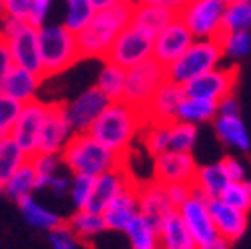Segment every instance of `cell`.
<instances>
[{"instance_id": "6da1fadb", "label": "cell", "mask_w": 251, "mask_h": 249, "mask_svg": "<svg viewBox=\"0 0 251 249\" xmlns=\"http://www.w3.org/2000/svg\"><path fill=\"white\" fill-rule=\"evenodd\" d=\"M146 124L148 120L142 110L124 100H114L92 124L88 134L110 151L118 153L120 158H126V153L130 151L134 140L142 134Z\"/></svg>"}, {"instance_id": "7a4b0ae2", "label": "cell", "mask_w": 251, "mask_h": 249, "mask_svg": "<svg viewBox=\"0 0 251 249\" xmlns=\"http://www.w3.org/2000/svg\"><path fill=\"white\" fill-rule=\"evenodd\" d=\"M132 6L126 2L112 4L94 12L92 20L76 34L82 58H106L112 42L130 24Z\"/></svg>"}, {"instance_id": "3957f363", "label": "cell", "mask_w": 251, "mask_h": 249, "mask_svg": "<svg viewBox=\"0 0 251 249\" xmlns=\"http://www.w3.org/2000/svg\"><path fill=\"white\" fill-rule=\"evenodd\" d=\"M62 166H66L72 174L98 177L104 172H110L124 164V158L104 148L96 138L88 132L72 134L64 149L60 151Z\"/></svg>"}, {"instance_id": "277c9868", "label": "cell", "mask_w": 251, "mask_h": 249, "mask_svg": "<svg viewBox=\"0 0 251 249\" xmlns=\"http://www.w3.org/2000/svg\"><path fill=\"white\" fill-rule=\"evenodd\" d=\"M38 46H40V62H42L44 80L66 72L78 60H82L78 38L64 24H50V22L40 24L38 26Z\"/></svg>"}, {"instance_id": "5b68a950", "label": "cell", "mask_w": 251, "mask_h": 249, "mask_svg": "<svg viewBox=\"0 0 251 249\" xmlns=\"http://www.w3.org/2000/svg\"><path fill=\"white\" fill-rule=\"evenodd\" d=\"M224 60V52L219 46V40L211 38H194V42L187 46V50L166 68L168 80L183 86L213 68H217Z\"/></svg>"}, {"instance_id": "8992f818", "label": "cell", "mask_w": 251, "mask_h": 249, "mask_svg": "<svg viewBox=\"0 0 251 249\" xmlns=\"http://www.w3.org/2000/svg\"><path fill=\"white\" fill-rule=\"evenodd\" d=\"M226 0H185V4L176 14L194 38H211L217 40L224 32V10Z\"/></svg>"}, {"instance_id": "52a82bcc", "label": "cell", "mask_w": 251, "mask_h": 249, "mask_svg": "<svg viewBox=\"0 0 251 249\" xmlns=\"http://www.w3.org/2000/svg\"><path fill=\"white\" fill-rule=\"evenodd\" d=\"M166 80H168L166 68L160 62H155L153 58H148V60L140 62V64L126 70V86H124L122 100L144 112V108L155 94V90Z\"/></svg>"}, {"instance_id": "ba28073f", "label": "cell", "mask_w": 251, "mask_h": 249, "mask_svg": "<svg viewBox=\"0 0 251 249\" xmlns=\"http://www.w3.org/2000/svg\"><path fill=\"white\" fill-rule=\"evenodd\" d=\"M151 44H153L151 34L144 32L142 28H138L134 24H128L116 36V40L112 42L104 60L114 62V64L128 70V68L140 64V62L151 58Z\"/></svg>"}, {"instance_id": "9c48e42d", "label": "cell", "mask_w": 251, "mask_h": 249, "mask_svg": "<svg viewBox=\"0 0 251 249\" xmlns=\"http://www.w3.org/2000/svg\"><path fill=\"white\" fill-rule=\"evenodd\" d=\"M48 112V102L44 100H30L26 104H22L20 114L12 126L10 138L16 142V146L28 155L36 153V146H38V136L42 130V124Z\"/></svg>"}, {"instance_id": "30bf717a", "label": "cell", "mask_w": 251, "mask_h": 249, "mask_svg": "<svg viewBox=\"0 0 251 249\" xmlns=\"http://www.w3.org/2000/svg\"><path fill=\"white\" fill-rule=\"evenodd\" d=\"M237 80V68L235 66H227V68H213L190 82H185L183 94L190 98H201V100H209V102H219L222 98L233 94V86Z\"/></svg>"}, {"instance_id": "8fae6325", "label": "cell", "mask_w": 251, "mask_h": 249, "mask_svg": "<svg viewBox=\"0 0 251 249\" xmlns=\"http://www.w3.org/2000/svg\"><path fill=\"white\" fill-rule=\"evenodd\" d=\"M110 102L112 100L94 84L86 88L84 92H80L74 100L64 104V110H66V116H68V122L74 134L88 132L92 128V124L98 120V116L108 108Z\"/></svg>"}, {"instance_id": "7c38bea8", "label": "cell", "mask_w": 251, "mask_h": 249, "mask_svg": "<svg viewBox=\"0 0 251 249\" xmlns=\"http://www.w3.org/2000/svg\"><path fill=\"white\" fill-rule=\"evenodd\" d=\"M72 134H74V130L68 122L64 102H48V112H46L42 130L38 136L36 151L60 155V151L64 149V146L72 138Z\"/></svg>"}, {"instance_id": "4fadbf2b", "label": "cell", "mask_w": 251, "mask_h": 249, "mask_svg": "<svg viewBox=\"0 0 251 249\" xmlns=\"http://www.w3.org/2000/svg\"><path fill=\"white\" fill-rule=\"evenodd\" d=\"M177 213H179L183 225L187 227V231L192 233V237L196 239L198 245L209 243L215 237H219L217 231H215L213 220L209 215L207 198L201 196L198 190H194L192 196L177 207Z\"/></svg>"}, {"instance_id": "5bb4252c", "label": "cell", "mask_w": 251, "mask_h": 249, "mask_svg": "<svg viewBox=\"0 0 251 249\" xmlns=\"http://www.w3.org/2000/svg\"><path fill=\"white\" fill-rule=\"evenodd\" d=\"M194 42L192 32L185 28V24L176 16L172 22H168L158 34L153 36L151 44V58L160 62L164 68H168L172 62H176Z\"/></svg>"}, {"instance_id": "9a60e30c", "label": "cell", "mask_w": 251, "mask_h": 249, "mask_svg": "<svg viewBox=\"0 0 251 249\" xmlns=\"http://www.w3.org/2000/svg\"><path fill=\"white\" fill-rule=\"evenodd\" d=\"M12 54L14 66L42 74L40 46H38V26L32 22H20L18 28L4 40Z\"/></svg>"}, {"instance_id": "2e32d148", "label": "cell", "mask_w": 251, "mask_h": 249, "mask_svg": "<svg viewBox=\"0 0 251 249\" xmlns=\"http://www.w3.org/2000/svg\"><path fill=\"white\" fill-rule=\"evenodd\" d=\"M198 162L192 151H164L153 158V179L168 183H192Z\"/></svg>"}, {"instance_id": "e0dca14e", "label": "cell", "mask_w": 251, "mask_h": 249, "mask_svg": "<svg viewBox=\"0 0 251 249\" xmlns=\"http://www.w3.org/2000/svg\"><path fill=\"white\" fill-rule=\"evenodd\" d=\"M136 179L128 174V170L122 166L100 174L98 177H94V188H92V196L88 199V205L84 209L94 211V213H102L106 209V205L124 190L128 188L130 183H134Z\"/></svg>"}, {"instance_id": "ac0fdd59", "label": "cell", "mask_w": 251, "mask_h": 249, "mask_svg": "<svg viewBox=\"0 0 251 249\" xmlns=\"http://www.w3.org/2000/svg\"><path fill=\"white\" fill-rule=\"evenodd\" d=\"M207 205H209V215L213 220L215 231L222 239H226L227 243H235L245 235L247 224H249L247 222V211L235 209L233 205L226 203L219 198L207 199Z\"/></svg>"}, {"instance_id": "d6986e66", "label": "cell", "mask_w": 251, "mask_h": 249, "mask_svg": "<svg viewBox=\"0 0 251 249\" xmlns=\"http://www.w3.org/2000/svg\"><path fill=\"white\" fill-rule=\"evenodd\" d=\"M136 215H140L138 207V181L130 183L128 188H124L102 211L106 229L110 231H120L124 233L126 227L132 224Z\"/></svg>"}, {"instance_id": "ffe728a7", "label": "cell", "mask_w": 251, "mask_h": 249, "mask_svg": "<svg viewBox=\"0 0 251 249\" xmlns=\"http://www.w3.org/2000/svg\"><path fill=\"white\" fill-rule=\"evenodd\" d=\"M183 96H185L183 88L179 84H176L172 80H166L158 90H155V94L151 96V100L144 108L146 120L148 122H158V124L174 122Z\"/></svg>"}, {"instance_id": "44dd1931", "label": "cell", "mask_w": 251, "mask_h": 249, "mask_svg": "<svg viewBox=\"0 0 251 249\" xmlns=\"http://www.w3.org/2000/svg\"><path fill=\"white\" fill-rule=\"evenodd\" d=\"M138 207H140V215L146 217L155 227L160 225V222L168 213L176 209L168 199L166 185L155 179L138 183Z\"/></svg>"}, {"instance_id": "7402d4cb", "label": "cell", "mask_w": 251, "mask_h": 249, "mask_svg": "<svg viewBox=\"0 0 251 249\" xmlns=\"http://www.w3.org/2000/svg\"><path fill=\"white\" fill-rule=\"evenodd\" d=\"M44 84V76L32 70H26L20 66H14L6 78L0 84V92L6 94L8 98L26 104L30 100H36L38 98V90Z\"/></svg>"}, {"instance_id": "603a6c76", "label": "cell", "mask_w": 251, "mask_h": 249, "mask_svg": "<svg viewBox=\"0 0 251 249\" xmlns=\"http://www.w3.org/2000/svg\"><path fill=\"white\" fill-rule=\"evenodd\" d=\"M158 237H160V245L166 247V249H196L198 247L196 239L192 237V233L187 231V227L183 225L177 209L168 213L160 222Z\"/></svg>"}, {"instance_id": "cb8c5ba5", "label": "cell", "mask_w": 251, "mask_h": 249, "mask_svg": "<svg viewBox=\"0 0 251 249\" xmlns=\"http://www.w3.org/2000/svg\"><path fill=\"white\" fill-rule=\"evenodd\" d=\"M213 128L217 138L229 148L237 151H249L251 138L245 128V124L239 116H215L213 118Z\"/></svg>"}, {"instance_id": "d4e9b609", "label": "cell", "mask_w": 251, "mask_h": 249, "mask_svg": "<svg viewBox=\"0 0 251 249\" xmlns=\"http://www.w3.org/2000/svg\"><path fill=\"white\" fill-rule=\"evenodd\" d=\"M16 203L20 207V213L24 217V222L28 225H32L34 229L50 231V229H54V227L64 224V220H62L56 211H52L50 207L42 205L34 196H26V198H22Z\"/></svg>"}, {"instance_id": "484cf974", "label": "cell", "mask_w": 251, "mask_h": 249, "mask_svg": "<svg viewBox=\"0 0 251 249\" xmlns=\"http://www.w3.org/2000/svg\"><path fill=\"white\" fill-rule=\"evenodd\" d=\"M192 183H194V190H198L201 196H205L207 199H215V198L222 196V192L226 190L229 179L226 177L222 164L213 162V164L198 166Z\"/></svg>"}, {"instance_id": "4316f807", "label": "cell", "mask_w": 251, "mask_h": 249, "mask_svg": "<svg viewBox=\"0 0 251 249\" xmlns=\"http://www.w3.org/2000/svg\"><path fill=\"white\" fill-rule=\"evenodd\" d=\"M174 18H176V14L170 12V10H166V8H158V6L140 2V4L132 6L130 24H134V26L142 28L144 32L155 36V34H158L160 30H162L168 22H172Z\"/></svg>"}, {"instance_id": "83f0119b", "label": "cell", "mask_w": 251, "mask_h": 249, "mask_svg": "<svg viewBox=\"0 0 251 249\" xmlns=\"http://www.w3.org/2000/svg\"><path fill=\"white\" fill-rule=\"evenodd\" d=\"M64 225L80 239V241H92L94 237H98L100 233L108 231L102 213H94L88 209H76L68 220L64 222Z\"/></svg>"}, {"instance_id": "f1b7e54d", "label": "cell", "mask_w": 251, "mask_h": 249, "mask_svg": "<svg viewBox=\"0 0 251 249\" xmlns=\"http://www.w3.org/2000/svg\"><path fill=\"white\" fill-rule=\"evenodd\" d=\"M4 196L12 201H20L26 196H34L36 192V172L30 166V162H24L4 183L2 188Z\"/></svg>"}, {"instance_id": "f546056e", "label": "cell", "mask_w": 251, "mask_h": 249, "mask_svg": "<svg viewBox=\"0 0 251 249\" xmlns=\"http://www.w3.org/2000/svg\"><path fill=\"white\" fill-rule=\"evenodd\" d=\"M215 116H217V104L215 102L183 96V100L179 102L176 120L200 126V124H205V122H213Z\"/></svg>"}, {"instance_id": "4dcf8cb0", "label": "cell", "mask_w": 251, "mask_h": 249, "mask_svg": "<svg viewBox=\"0 0 251 249\" xmlns=\"http://www.w3.org/2000/svg\"><path fill=\"white\" fill-rule=\"evenodd\" d=\"M124 233L128 235L130 249H158L160 247L158 227L150 224L142 215H136Z\"/></svg>"}, {"instance_id": "1f68e13d", "label": "cell", "mask_w": 251, "mask_h": 249, "mask_svg": "<svg viewBox=\"0 0 251 249\" xmlns=\"http://www.w3.org/2000/svg\"><path fill=\"white\" fill-rule=\"evenodd\" d=\"M96 86L112 102L122 100L124 86H126V68L114 64V62L104 60V66H102V70L98 72V78H96Z\"/></svg>"}, {"instance_id": "d6a6232c", "label": "cell", "mask_w": 251, "mask_h": 249, "mask_svg": "<svg viewBox=\"0 0 251 249\" xmlns=\"http://www.w3.org/2000/svg\"><path fill=\"white\" fill-rule=\"evenodd\" d=\"M198 144V126L181 120L168 124V151H194Z\"/></svg>"}, {"instance_id": "836d02e7", "label": "cell", "mask_w": 251, "mask_h": 249, "mask_svg": "<svg viewBox=\"0 0 251 249\" xmlns=\"http://www.w3.org/2000/svg\"><path fill=\"white\" fill-rule=\"evenodd\" d=\"M28 162V155L16 146V142L6 136L0 144V190L4 188V183L10 179V175L24 164Z\"/></svg>"}, {"instance_id": "e575fe53", "label": "cell", "mask_w": 251, "mask_h": 249, "mask_svg": "<svg viewBox=\"0 0 251 249\" xmlns=\"http://www.w3.org/2000/svg\"><path fill=\"white\" fill-rule=\"evenodd\" d=\"M224 32H251V2L233 0L224 10Z\"/></svg>"}, {"instance_id": "d590c367", "label": "cell", "mask_w": 251, "mask_h": 249, "mask_svg": "<svg viewBox=\"0 0 251 249\" xmlns=\"http://www.w3.org/2000/svg\"><path fill=\"white\" fill-rule=\"evenodd\" d=\"M28 162H30V166H32L34 172H36V192L46 188V181L54 174H58L60 166H62L60 155H56V153H40V151L30 155Z\"/></svg>"}, {"instance_id": "8d00e7d4", "label": "cell", "mask_w": 251, "mask_h": 249, "mask_svg": "<svg viewBox=\"0 0 251 249\" xmlns=\"http://www.w3.org/2000/svg\"><path fill=\"white\" fill-rule=\"evenodd\" d=\"M94 12H96V8L90 4V0H70L66 4V14H64L62 24H64L68 30H72L74 34H78L92 20Z\"/></svg>"}, {"instance_id": "74e56055", "label": "cell", "mask_w": 251, "mask_h": 249, "mask_svg": "<svg viewBox=\"0 0 251 249\" xmlns=\"http://www.w3.org/2000/svg\"><path fill=\"white\" fill-rule=\"evenodd\" d=\"M142 144L151 158L168 151V124L148 122L142 130Z\"/></svg>"}, {"instance_id": "f35d334b", "label": "cell", "mask_w": 251, "mask_h": 249, "mask_svg": "<svg viewBox=\"0 0 251 249\" xmlns=\"http://www.w3.org/2000/svg\"><path fill=\"white\" fill-rule=\"evenodd\" d=\"M217 40L224 58L227 56L231 60H241L251 52V32H222Z\"/></svg>"}, {"instance_id": "ab89813d", "label": "cell", "mask_w": 251, "mask_h": 249, "mask_svg": "<svg viewBox=\"0 0 251 249\" xmlns=\"http://www.w3.org/2000/svg\"><path fill=\"white\" fill-rule=\"evenodd\" d=\"M219 199L233 205L235 209L249 211L251 209V179L229 181L226 185V190L222 192V196H219Z\"/></svg>"}, {"instance_id": "60d3db41", "label": "cell", "mask_w": 251, "mask_h": 249, "mask_svg": "<svg viewBox=\"0 0 251 249\" xmlns=\"http://www.w3.org/2000/svg\"><path fill=\"white\" fill-rule=\"evenodd\" d=\"M92 188H94V177H90V175H80V174H72L68 198H70L74 209H84V207L88 205V199H90V196H92Z\"/></svg>"}, {"instance_id": "b9f144b4", "label": "cell", "mask_w": 251, "mask_h": 249, "mask_svg": "<svg viewBox=\"0 0 251 249\" xmlns=\"http://www.w3.org/2000/svg\"><path fill=\"white\" fill-rule=\"evenodd\" d=\"M20 108H22L20 102L8 98L6 94L0 92V134L2 136H10L12 126L20 114Z\"/></svg>"}, {"instance_id": "7bdbcfd3", "label": "cell", "mask_w": 251, "mask_h": 249, "mask_svg": "<svg viewBox=\"0 0 251 249\" xmlns=\"http://www.w3.org/2000/svg\"><path fill=\"white\" fill-rule=\"evenodd\" d=\"M48 241L52 249H78L80 243V239L64 224L48 231Z\"/></svg>"}, {"instance_id": "ee69618b", "label": "cell", "mask_w": 251, "mask_h": 249, "mask_svg": "<svg viewBox=\"0 0 251 249\" xmlns=\"http://www.w3.org/2000/svg\"><path fill=\"white\" fill-rule=\"evenodd\" d=\"M219 164H222V170L229 181L249 179V170H247L245 162L241 158H237V155H226V158L219 160Z\"/></svg>"}, {"instance_id": "f6af8a7d", "label": "cell", "mask_w": 251, "mask_h": 249, "mask_svg": "<svg viewBox=\"0 0 251 249\" xmlns=\"http://www.w3.org/2000/svg\"><path fill=\"white\" fill-rule=\"evenodd\" d=\"M2 10L6 16L30 22V12H32V0H2Z\"/></svg>"}, {"instance_id": "bcb514c9", "label": "cell", "mask_w": 251, "mask_h": 249, "mask_svg": "<svg viewBox=\"0 0 251 249\" xmlns=\"http://www.w3.org/2000/svg\"><path fill=\"white\" fill-rule=\"evenodd\" d=\"M192 192H194V183H168L166 185V194H168V199H170V203L177 209L187 198L192 196Z\"/></svg>"}, {"instance_id": "7dc6e473", "label": "cell", "mask_w": 251, "mask_h": 249, "mask_svg": "<svg viewBox=\"0 0 251 249\" xmlns=\"http://www.w3.org/2000/svg\"><path fill=\"white\" fill-rule=\"evenodd\" d=\"M44 190H48L54 198H66V196H68V190H70V177L62 175V174L58 172V174H54V175L46 181V188H44Z\"/></svg>"}, {"instance_id": "c3c4849f", "label": "cell", "mask_w": 251, "mask_h": 249, "mask_svg": "<svg viewBox=\"0 0 251 249\" xmlns=\"http://www.w3.org/2000/svg\"><path fill=\"white\" fill-rule=\"evenodd\" d=\"M54 0H32V12H30V22L34 26H40L48 20L50 8Z\"/></svg>"}, {"instance_id": "681fc988", "label": "cell", "mask_w": 251, "mask_h": 249, "mask_svg": "<svg viewBox=\"0 0 251 249\" xmlns=\"http://www.w3.org/2000/svg\"><path fill=\"white\" fill-rule=\"evenodd\" d=\"M14 68V60H12V54L8 50V44L0 38V84L6 78V74Z\"/></svg>"}, {"instance_id": "f907efd6", "label": "cell", "mask_w": 251, "mask_h": 249, "mask_svg": "<svg viewBox=\"0 0 251 249\" xmlns=\"http://www.w3.org/2000/svg\"><path fill=\"white\" fill-rule=\"evenodd\" d=\"M217 116H239V104L233 94L217 102Z\"/></svg>"}, {"instance_id": "816d5d0a", "label": "cell", "mask_w": 251, "mask_h": 249, "mask_svg": "<svg viewBox=\"0 0 251 249\" xmlns=\"http://www.w3.org/2000/svg\"><path fill=\"white\" fill-rule=\"evenodd\" d=\"M144 4H151V6H158V8H166L174 14L179 12V8L185 4V0H140Z\"/></svg>"}, {"instance_id": "f5cc1de1", "label": "cell", "mask_w": 251, "mask_h": 249, "mask_svg": "<svg viewBox=\"0 0 251 249\" xmlns=\"http://www.w3.org/2000/svg\"><path fill=\"white\" fill-rule=\"evenodd\" d=\"M229 247H231V243H227V241L222 239V237H215L213 241L203 243V245H198L196 249H229Z\"/></svg>"}, {"instance_id": "db71d44e", "label": "cell", "mask_w": 251, "mask_h": 249, "mask_svg": "<svg viewBox=\"0 0 251 249\" xmlns=\"http://www.w3.org/2000/svg\"><path fill=\"white\" fill-rule=\"evenodd\" d=\"M118 2H126V0H90V4L96 8V10H100V8H108V6L118 4Z\"/></svg>"}, {"instance_id": "11a10c76", "label": "cell", "mask_w": 251, "mask_h": 249, "mask_svg": "<svg viewBox=\"0 0 251 249\" xmlns=\"http://www.w3.org/2000/svg\"><path fill=\"white\" fill-rule=\"evenodd\" d=\"M126 4H130V6H136V4H140V0H126Z\"/></svg>"}, {"instance_id": "9f6ffc18", "label": "cell", "mask_w": 251, "mask_h": 249, "mask_svg": "<svg viewBox=\"0 0 251 249\" xmlns=\"http://www.w3.org/2000/svg\"><path fill=\"white\" fill-rule=\"evenodd\" d=\"M2 14H4V10H2V0H0V18H2Z\"/></svg>"}, {"instance_id": "6f0895ef", "label": "cell", "mask_w": 251, "mask_h": 249, "mask_svg": "<svg viewBox=\"0 0 251 249\" xmlns=\"http://www.w3.org/2000/svg\"><path fill=\"white\" fill-rule=\"evenodd\" d=\"M4 138H6V136H2V134H0V144H2V140H4Z\"/></svg>"}, {"instance_id": "680465c9", "label": "cell", "mask_w": 251, "mask_h": 249, "mask_svg": "<svg viewBox=\"0 0 251 249\" xmlns=\"http://www.w3.org/2000/svg\"><path fill=\"white\" fill-rule=\"evenodd\" d=\"M243 2H251V0H243Z\"/></svg>"}, {"instance_id": "91938a15", "label": "cell", "mask_w": 251, "mask_h": 249, "mask_svg": "<svg viewBox=\"0 0 251 249\" xmlns=\"http://www.w3.org/2000/svg\"><path fill=\"white\" fill-rule=\"evenodd\" d=\"M158 249H166V247H162V245H160V247H158Z\"/></svg>"}, {"instance_id": "94428289", "label": "cell", "mask_w": 251, "mask_h": 249, "mask_svg": "<svg viewBox=\"0 0 251 249\" xmlns=\"http://www.w3.org/2000/svg\"><path fill=\"white\" fill-rule=\"evenodd\" d=\"M66 2H70V0H66Z\"/></svg>"}]
</instances>
